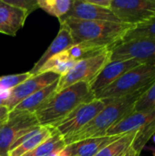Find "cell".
Returning a JSON list of instances; mask_svg holds the SVG:
<instances>
[{
	"label": "cell",
	"instance_id": "obj_1",
	"mask_svg": "<svg viewBox=\"0 0 155 156\" xmlns=\"http://www.w3.org/2000/svg\"><path fill=\"white\" fill-rule=\"evenodd\" d=\"M151 86L125 97L113 100H102L106 103V106L88 124L74 134L63 138L66 146L81 140L105 136L106 132L111 126L133 112L136 101Z\"/></svg>",
	"mask_w": 155,
	"mask_h": 156
},
{
	"label": "cell",
	"instance_id": "obj_2",
	"mask_svg": "<svg viewBox=\"0 0 155 156\" xmlns=\"http://www.w3.org/2000/svg\"><path fill=\"white\" fill-rule=\"evenodd\" d=\"M94 99L90 84L79 82L55 92L34 114L38 125L54 128L79 105Z\"/></svg>",
	"mask_w": 155,
	"mask_h": 156
},
{
	"label": "cell",
	"instance_id": "obj_3",
	"mask_svg": "<svg viewBox=\"0 0 155 156\" xmlns=\"http://www.w3.org/2000/svg\"><path fill=\"white\" fill-rule=\"evenodd\" d=\"M59 23H64L68 27L75 44L86 43L109 49L121 42L133 27L122 22L85 21L73 18H67Z\"/></svg>",
	"mask_w": 155,
	"mask_h": 156
},
{
	"label": "cell",
	"instance_id": "obj_4",
	"mask_svg": "<svg viewBox=\"0 0 155 156\" xmlns=\"http://www.w3.org/2000/svg\"><path fill=\"white\" fill-rule=\"evenodd\" d=\"M155 82V66L140 64L124 73L110 86L97 93L94 97L99 100H113L132 94Z\"/></svg>",
	"mask_w": 155,
	"mask_h": 156
},
{
	"label": "cell",
	"instance_id": "obj_5",
	"mask_svg": "<svg viewBox=\"0 0 155 156\" xmlns=\"http://www.w3.org/2000/svg\"><path fill=\"white\" fill-rule=\"evenodd\" d=\"M110 49H106L91 58L78 61L68 73L59 77L56 92L79 82L90 84L102 68L110 62Z\"/></svg>",
	"mask_w": 155,
	"mask_h": 156
},
{
	"label": "cell",
	"instance_id": "obj_6",
	"mask_svg": "<svg viewBox=\"0 0 155 156\" xmlns=\"http://www.w3.org/2000/svg\"><path fill=\"white\" fill-rule=\"evenodd\" d=\"M38 122L35 114L23 112H10L7 120L0 125V156H8L13 144Z\"/></svg>",
	"mask_w": 155,
	"mask_h": 156
},
{
	"label": "cell",
	"instance_id": "obj_7",
	"mask_svg": "<svg viewBox=\"0 0 155 156\" xmlns=\"http://www.w3.org/2000/svg\"><path fill=\"white\" fill-rule=\"evenodd\" d=\"M111 10L124 24L140 25L155 16V0H111Z\"/></svg>",
	"mask_w": 155,
	"mask_h": 156
},
{
	"label": "cell",
	"instance_id": "obj_8",
	"mask_svg": "<svg viewBox=\"0 0 155 156\" xmlns=\"http://www.w3.org/2000/svg\"><path fill=\"white\" fill-rule=\"evenodd\" d=\"M110 61L134 59L141 64L155 66V38L121 42L110 48Z\"/></svg>",
	"mask_w": 155,
	"mask_h": 156
},
{
	"label": "cell",
	"instance_id": "obj_9",
	"mask_svg": "<svg viewBox=\"0 0 155 156\" xmlns=\"http://www.w3.org/2000/svg\"><path fill=\"white\" fill-rule=\"evenodd\" d=\"M105 106L106 103L104 101L99 99L82 103L58 122L54 129L63 138L69 137L88 124Z\"/></svg>",
	"mask_w": 155,
	"mask_h": 156
},
{
	"label": "cell",
	"instance_id": "obj_10",
	"mask_svg": "<svg viewBox=\"0 0 155 156\" xmlns=\"http://www.w3.org/2000/svg\"><path fill=\"white\" fill-rule=\"evenodd\" d=\"M58 79L59 76L53 72H43L31 76L11 90L10 96L5 102V106L11 112L22 101L39 90L54 83Z\"/></svg>",
	"mask_w": 155,
	"mask_h": 156
},
{
	"label": "cell",
	"instance_id": "obj_11",
	"mask_svg": "<svg viewBox=\"0 0 155 156\" xmlns=\"http://www.w3.org/2000/svg\"><path fill=\"white\" fill-rule=\"evenodd\" d=\"M141 63L134 59L129 60H117L108 62L97 77L90 84V88L93 95L95 96L100 91L103 90L105 88L113 83L121 76H122L127 71L139 66Z\"/></svg>",
	"mask_w": 155,
	"mask_h": 156
},
{
	"label": "cell",
	"instance_id": "obj_12",
	"mask_svg": "<svg viewBox=\"0 0 155 156\" xmlns=\"http://www.w3.org/2000/svg\"><path fill=\"white\" fill-rule=\"evenodd\" d=\"M67 18L85 21L121 22L111 9L100 7L90 3L88 0H73V4L69 11L60 18L59 21Z\"/></svg>",
	"mask_w": 155,
	"mask_h": 156
},
{
	"label": "cell",
	"instance_id": "obj_13",
	"mask_svg": "<svg viewBox=\"0 0 155 156\" xmlns=\"http://www.w3.org/2000/svg\"><path fill=\"white\" fill-rule=\"evenodd\" d=\"M55 133L56 130L51 127L40 125L33 127L13 144L8 156H23L50 138Z\"/></svg>",
	"mask_w": 155,
	"mask_h": 156
},
{
	"label": "cell",
	"instance_id": "obj_14",
	"mask_svg": "<svg viewBox=\"0 0 155 156\" xmlns=\"http://www.w3.org/2000/svg\"><path fill=\"white\" fill-rule=\"evenodd\" d=\"M153 118H155L154 107L140 112H132L111 126L106 132L105 136H120L137 132Z\"/></svg>",
	"mask_w": 155,
	"mask_h": 156
},
{
	"label": "cell",
	"instance_id": "obj_15",
	"mask_svg": "<svg viewBox=\"0 0 155 156\" xmlns=\"http://www.w3.org/2000/svg\"><path fill=\"white\" fill-rule=\"evenodd\" d=\"M74 45L75 43L73 41L69 29L64 23H60V28L57 37L54 38V40L48 48V49L44 52V54L41 56V58L34 64L33 68L28 71L29 74L31 76L37 75L40 70V69L44 66V64L48 60L57 56L58 54L70 48Z\"/></svg>",
	"mask_w": 155,
	"mask_h": 156
},
{
	"label": "cell",
	"instance_id": "obj_16",
	"mask_svg": "<svg viewBox=\"0 0 155 156\" xmlns=\"http://www.w3.org/2000/svg\"><path fill=\"white\" fill-rule=\"evenodd\" d=\"M27 16L23 10L0 0V33L15 37L24 27Z\"/></svg>",
	"mask_w": 155,
	"mask_h": 156
},
{
	"label": "cell",
	"instance_id": "obj_17",
	"mask_svg": "<svg viewBox=\"0 0 155 156\" xmlns=\"http://www.w3.org/2000/svg\"><path fill=\"white\" fill-rule=\"evenodd\" d=\"M120 136L89 138L69 144L64 148V150L68 156H95L107 145L117 140Z\"/></svg>",
	"mask_w": 155,
	"mask_h": 156
},
{
	"label": "cell",
	"instance_id": "obj_18",
	"mask_svg": "<svg viewBox=\"0 0 155 156\" xmlns=\"http://www.w3.org/2000/svg\"><path fill=\"white\" fill-rule=\"evenodd\" d=\"M58 80L25 99L19 104H17L11 112H23L34 114L56 92L58 87Z\"/></svg>",
	"mask_w": 155,
	"mask_h": 156
},
{
	"label": "cell",
	"instance_id": "obj_19",
	"mask_svg": "<svg viewBox=\"0 0 155 156\" xmlns=\"http://www.w3.org/2000/svg\"><path fill=\"white\" fill-rule=\"evenodd\" d=\"M106 49H109V48L92 46V45H89L86 43H79V44H75L70 48L58 54L56 57L64 61L78 62L79 60L89 58L95 55H98Z\"/></svg>",
	"mask_w": 155,
	"mask_h": 156
},
{
	"label": "cell",
	"instance_id": "obj_20",
	"mask_svg": "<svg viewBox=\"0 0 155 156\" xmlns=\"http://www.w3.org/2000/svg\"><path fill=\"white\" fill-rule=\"evenodd\" d=\"M136 132L120 136L95 156H124L132 144Z\"/></svg>",
	"mask_w": 155,
	"mask_h": 156
},
{
	"label": "cell",
	"instance_id": "obj_21",
	"mask_svg": "<svg viewBox=\"0 0 155 156\" xmlns=\"http://www.w3.org/2000/svg\"><path fill=\"white\" fill-rule=\"evenodd\" d=\"M65 147L66 144L64 143L63 137L56 131V133L50 138L42 143L33 151L23 156H50L56 152L63 150Z\"/></svg>",
	"mask_w": 155,
	"mask_h": 156
},
{
	"label": "cell",
	"instance_id": "obj_22",
	"mask_svg": "<svg viewBox=\"0 0 155 156\" xmlns=\"http://www.w3.org/2000/svg\"><path fill=\"white\" fill-rule=\"evenodd\" d=\"M155 133V118L146 123L143 127H142L139 131L136 132L134 140L132 142V146L130 147V151L136 156H140L141 152L149 142V140L154 135Z\"/></svg>",
	"mask_w": 155,
	"mask_h": 156
},
{
	"label": "cell",
	"instance_id": "obj_23",
	"mask_svg": "<svg viewBox=\"0 0 155 156\" xmlns=\"http://www.w3.org/2000/svg\"><path fill=\"white\" fill-rule=\"evenodd\" d=\"M72 4L73 0H37L38 8L58 18V20L69 11Z\"/></svg>",
	"mask_w": 155,
	"mask_h": 156
},
{
	"label": "cell",
	"instance_id": "obj_24",
	"mask_svg": "<svg viewBox=\"0 0 155 156\" xmlns=\"http://www.w3.org/2000/svg\"><path fill=\"white\" fill-rule=\"evenodd\" d=\"M142 38H155V16L144 23L133 26L125 34L121 42Z\"/></svg>",
	"mask_w": 155,
	"mask_h": 156
},
{
	"label": "cell",
	"instance_id": "obj_25",
	"mask_svg": "<svg viewBox=\"0 0 155 156\" xmlns=\"http://www.w3.org/2000/svg\"><path fill=\"white\" fill-rule=\"evenodd\" d=\"M30 77L29 72L2 76L0 77V90H12Z\"/></svg>",
	"mask_w": 155,
	"mask_h": 156
},
{
	"label": "cell",
	"instance_id": "obj_26",
	"mask_svg": "<svg viewBox=\"0 0 155 156\" xmlns=\"http://www.w3.org/2000/svg\"><path fill=\"white\" fill-rule=\"evenodd\" d=\"M155 101V82L136 101L133 112H140L145 109L153 107V102Z\"/></svg>",
	"mask_w": 155,
	"mask_h": 156
},
{
	"label": "cell",
	"instance_id": "obj_27",
	"mask_svg": "<svg viewBox=\"0 0 155 156\" xmlns=\"http://www.w3.org/2000/svg\"><path fill=\"white\" fill-rule=\"evenodd\" d=\"M4 1L8 5H11L15 7L23 10L28 16L38 8L37 0H4Z\"/></svg>",
	"mask_w": 155,
	"mask_h": 156
},
{
	"label": "cell",
	"instance_id": "obj_28",
	"mask_svg": "<svg viewBox=\"0 0 155 156\" xmlns=\"http://www.w3.org/2000/svg\"><path fill=\"white\" fill-rule=\"evenodd\" d=\"M90 3L98 5L100 7H103V8H108L111 9V0H88Z\"/></svg>",
	"mask_w": 155,
	"mask_h": 156
},
{
	"label": "cell",
	"instance_id": "obj_29",
	"mask_svg": "<svg viewBox=\"0 0 155 156\" xmlns=\"http://www.w3.org/2000/svg\"><path fill=\"white\" fill-rule=\"evenodd\" d=\"M9 111L5 106H2L0 107V125L3 124L8 118L9 115Z\"/></svg>",
	"mask_w": 155,
	"mask_h": 156
},
{
	"label": "cell",
	"instance_id": "obj_30",
	"mask_svg": "<svg viewBox=\"0 0 155 156\" xmlns=\"http://www.w3.org/2000/svg\"><path fill=\"white\" fill-rule=\"evenodd\" d=\"M50 156H68L67 153L65 152V150H61V151H58V152H56L54 154H52Z\"/></svg>",
	"mask_w": 155,
	"mask_h": 156
},
{
	"label": "cell",
	"instance_id": "obj_31",
	"mask_svg": "<svg viewBox=\"0 0 155 156\" xmlns=\"http://www.w3.org/2000/svg\"><path fill=\"white\" fill-rule=\"evenodd\" d=\"M2 106H5V101L0 98V107H2Z\"/></svg>",
	"mask_w": 155,
	"mask_h": 156
},
{
	"label": "cell",
	"instance_id": "obj_32",
	"mask_svg": "<svg viewBox=\"0 0 155 156\" xmlns=\"http://www.w3.org/2000/svg\"><path fill=\"white\" fill-rule=\"evenodd\" d=\"M153 142H154V144H155V133H154V135L153 136Z\"/></svg>",
	"mask_w": 155,
	"mask_h": 156
},
{
	"label": "cell",
	"instance_id": "obj_33",
	"mask_svg": "<svg viewBox=\"0 0 155 156\" xmlns=\"http://www.w3.org/2000/svg\"><path fill=\"white\" fill-rule=\"evenodd\" d=\"M153 107L155 108V101H154V102H153Z\"/></svg>",
	"mask_w": 155,
	"mask_h": 156
},
{
	"label": "cell",
	"instance_id": "obj_34",
	"mask_svg": "<svg viewBox=\"0 0 155 156\" xmlns=\"http://www.w3.org/2000/svg\"><path fill=\"white\" fill-rule=\"evenodd\" d=\"M153 156H155V151H154V152H153Z\"/></svg>",
	"mask_w": 155,
	"mask_h": 156
}]
</instances>
